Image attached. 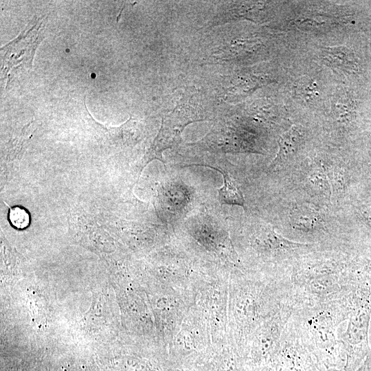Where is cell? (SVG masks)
Returning a JSON list of instances; mask_svg holds the SVG:
<instances>
[{
    "instance_id": "6da1fadb",
    "label": "cell",
    "mask_w": 371,
    "mask_h": 371,
    "mask_svg": "<svg viewBox=\"0 0 371 371\" xmlns=\"http://www.w3.org/2000/svg\"><path fill=\"white\" fill-rule=\"evenodd\" d=\"M42 25L41 20H33L27 30L1 49V74L8 78L7 85L18 72L32 68L35 49L43 38Z\"/></svg>"
},
{
    "instance_id": "7a4b0ae2",
    "label": "cell",
    "mask_w": 371,
    "mask_h": 371,
    "mask_svg": "<svg viewBox=\"0 0 371 371\" xmlns=\"http://www.w3.org/2000/svg\"><path fill=\"white\" fill-rule=\"evenodd\" d=\"M192 114L185 107L177 106L162 120L161 126L145 158L148 163L155 159L165 163L162 153L177 145L188 124L194 122Z\"/></svg>"
},
{
    "instance_id": "3957f363",
    "label": "cell",
    "mask_w": 371,
    "mask_h": 371,
    "mask_svg": "<svg viewBox=\"0 0 371 371\" xmlns=\"http://www.w3.org/2000/svg\"><path fill=\"white\" fill-rule=\"evenodd\" d=\"M321 54L324 60L334 69L355 74L361 69L356 54L345 46L324 47Z\"/></svg>"
},
{
    "instance_id": "277c9868",
    "label": "cell",
    "mask_w": 371,
    "mask_h": 371,
    "mask_svg": "<svg viewBox=\"0 0 371 371\" xmlns=\"http://www.w3.org/2000/svg\"><path fill=\"white\" fill-rule=\"evenodd\" d=\"M205 166L219 172L223 177V186L218 190V199L221 204L238 205L245 207V201L243 194L237 184L236 181L223 168L214 167L207 164H191L184 165L183 167L188 166Z\"/></svg>"
},
{
    "instance_id": "5b68a950",
    "label": "cell",
    "mask_w": 371,
    "mask_h": 371,
    "mask_svg": "<svg viewBox=\"0 0 371 371\" xmlns=\"http://www.w3.org/2000/svg\"><path fill=\"white\" fill-rule=\"evenodd\" d=\"M302 131L295 125L284 133L278 139V153L269 166V170H274L289 159L297 150L302 142Z\"/></svg>"
},
{
    "instance_id": "8992f818",
    "label": "cell",
    "mask_w": 371,
    "mask_h": 371,
    "mask_svg": "<svg viewBox=\"0 0 371 371\" xmlns=\"http://www.w3.org/2000/svg\"><path fill=\"white\" fill-rule=\"evenodd\" d=\"M291 224L297 229H313L322 223V217L318 212L311 207L297 205L291 213Z\"/></svg>"
},
{
    "instance_id": "52a82bcc",
    "label": "cell",
    "mask_w": 371,
    "mask_h": 371,
    "mask_svg": "<svg viewBox=\"0 0 371 371\" xmlns=\"http://www.w3.org/2000/svg\"><path fill=\"white\" fill-rule=\"evenodd\" d=\"M357 104L346 92L338 93L332 100L333 117L339 122L350 121L355 117Z\"/></svg>"
},
{
    "instance_id": "ba28073f",
    "label": "cell",
    "mask_w": 371,
    "mask_h": 371,
    "mask_svg": "<svg viewBox=\"0 0 371 371\" xmlns=\"http://www.w3.org/2000/svg\"><path fill=\"white\" fill-rule=\"evenodd\" d=\"M295 95L306 102H313L319 96V87L312 78H302L295 86Z\"/></svg>"
},
{
    "instance_id": "9c48e42d",
    "label": "cell",
    "mask_w": 371,
    "mask_h": 371,
    "mask_svg": "<svg viewBox=\"0 0 371 371\" xmlns=\"http://www.w3.org/2000/svg\"><path fill=\"white\" fill-rule=\"evenodd\" d=\"M9 218L11 223L18 229H24L30 224L29 214L20 207L10 208Z\"/></svg>"
},
{
    "instance_id": "30bf717a",
    "label": "cell",
    "mask_w": 371,
    "mask_h": 371,
    "mask_svg": "<svg viewBox=\"0 0 371 371\" xmlns=\"http://www.w3.org/2000/svg\"><path fill=\"white\" fill-rule=\"evenodd\" d=\"M359 212L364 221L371 227V206H361Z\"/></svg>"
}]
</instances>
